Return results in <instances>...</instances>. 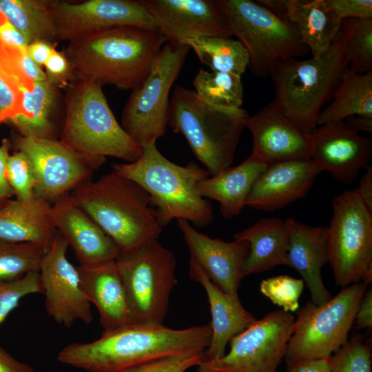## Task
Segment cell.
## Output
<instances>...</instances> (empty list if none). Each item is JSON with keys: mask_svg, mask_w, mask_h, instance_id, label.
Returning a JSON list of instances; mask_svg holds the SVG:
<instances>
[{"mask_svg": "<svg viewBox=\"0 0 372 372\" xmlns=\"http://www.w3.org/2000/svg\"><path fill=\"white\" fill-rule=\"evenodd\" d=\"M65 114L60 141L81 153L112 156L132 163L140 158L143 147L116 121L102 85L78 80L65 97Z\"/></svg>", "mask_w": 372, "mask_h": 372, "instance_id": "cell-7", "label": "cell"}, {"mask_svg": "<svg viewBox=\"0 0 372 372\" xmlns=\"http://www.w3.org/2000/svg\"><path fill=\"white\" fill-rule=\"evenodd\" d=\"M55 45L50 41L39 40L30 43L27 47V54L40 67L44 66Z\"/></svg>", "mask_w": 372, "mask_h": 372, "instance_id": "cell-49", "label": "cell"}, {"mask_svg": "<svg viewBox=\"0 0 372 372\" xmlns=\"http://www.w3.org/2000/svg\"><path fill=\"white\" fill-rule=\"evenodd\" d=\"M249 114L242 107L214 106L194 90L177 85L169 100L168 125L183 135L210 176L231 166Z\"/></svg>", "mask_w": 372, "mask_h": 372, "instance_id": "cell-6", "label": "cell"}, {"mask_svg": "<svg viewBox=\"0 0 372 372\" xmlns=\"http://www.w3.org/2000/svg\"><path fill=\"white\" fill-rule=\"evenodd\" d=\"M193 84L196 94L214 106L227 109L241 107L243 102L241 76L200 69Z\"/></svg>", "mask_w": 372, "mask_h": 372, "instance_id": "cell-34", "label": "cell"}, {"mask_svg": "<svg viewBox=\"0 0 372 372\" xmlns=\"http://www.w3.org/2000/svg\"><path fill=\"white\" fill-rule=\"evenodd\" d=\"M27 50L0 44V77L23 101V92H31L34 82L26 74Z\"/></svg>", "mask_w": 372, "mask_h": 372, "instance_id": "cell-37", "label": "cell"}, {"mask_svg": "<svg viewBox=\"0 0 372 372\" xmlns=\"http://www.w3.org/2000/svg\"><path fill=\"white\" fill-rule=\"evenodd\" d=\"M0 44L27 50L29 45L25 37L0 12Z\"/></svg>", "mask_w": 372, "mask_h": 372, "instance_id": "cell-46", "label": "cell"}, {"mask_svg": "<svg viewBox=\"0 0 372 372\" xmlns=\"http://www.w3.org/2000/svg\"><path fill=\"white\" fill-rule=\"evenodd\" d=\"M366 288L362 282L352 284L324 304L311 301L298 308L284 358L287 366L301 360L328 359L342 347Z\"/></svg>", "mask_w": 372, "mask_h": 372, "instance_id": "cell-9", "label": "cell"}, {"mask_svg": "<svg viewBox=\"0 0 372 372\" xmlns=\"http://www.w3.org/2000/svg\"><path fill=\"white\" fill-rule=\"evenodd\" d=\"M340 19L372 18L371 0H324Z\"/></svg>", "mask_w": 372, "mask_h": 372, "instance_id": "cell-44", "label": "cell"}, {"mask_svg": "<svg viewBox=\"0 0 372 372\" xmlns=\"http://www.w3.org/2000/svg\"><path fill=\"white\" fill-rule=\"evenodd\" d=\"M8 200V199H7ZM6 199H4L1 195H0V206L3 205L6 200Z\"/></svg>", "mask_w": 372, "mask_h": 372, "instance_id": "cell-55", "label": "cell"}, {"mask_svg": "<svg viewBox=\"0 0 372 372\" xmlns=\"http://www.w3.org/2000/svg\"><path fill=\"white\" fill-rule=\"evenodd\" d=\"M185 44L192 49L199 60L212 72L239 76L249 66V55L238 40L231 37H207L187 39Z\"/></svg>", "mask_w": 372, "mask_h": 372, "instance_id": "cell-33", "label": "cell"}, {"mask_svg": "<svg viewBox=\"0 0 372 372\" xmlns=\"http://www.w3.org/2000/svg\"><path fill=\"white\" fill-rule=\"evenodd\" d=\"M304 289L302 279L288 275H280L263 280L260 285L261 293L273 304L285 311H296Z\"/></svg>", "mask_w": 372, "mask_h": 372, "instance_id": "cell-39", "label": "cell"}, {"mask_svg": "<svg viewBox=\"0 0 372 372\" xmlns=\"http://www.w3.org/2000/svg\"><path fill=\"white\" fill-rule=\"evenodd\" d=\"M233 36L246 49L249 67L256 76L270 74L274 64L306 55L309 48L296 26L256 1L216 0Z\"/></svg>", "mask_w": 372, "mask_h": 372, "instance_id": "cell-8", "label": "cell"}, {"mask_svg": "<svg viewBox=\"0 0 372 372\" xmlns=\"http://www.w3.org/2000/svg\"><path fill=\"white\" fill-rule=\"evenodd\" d=\"M344 20L349 28L346 46L349 66L359 73L372 70V18Z\"/></svg>", "mask_w": 372, "mask_h": 372, "instance_id": "cell-36", "label": "cell"}, {"mask_svg": "<svg viewBox=\"0 0 372 372\" xmlns=\"http://www.w3.org/2000/svg\"><path fill=\"white\" fill-rule=\"evenodd\" d=\"M50 216L56 230L74 251L80 265L116 260L120 251L114 242L77 205L70 194L54 201Z\"/></svg>", "mask_w": 372, "mask_h": 372, "instance_id": "cell-21", "label": "cell"}, {"mask_svg": "<svg viewBox=\"0 0 372 372\" xmlns=\"http://www.w3.org/2000/svg\"><path fill=\"white\" fill-rule=\"evenodd\" d=\"M45 251L36 243L0 240V281L18 279L39 271Z\"/></svg>", "mask_w": 372, "mask_h": 372, "instance_id": "cell-35", "label": "cell"}, {"mask_svg": "<svg viewBox=\"0 0 372 372\" xmlns=\"http://www.w3.org/2000/svg\"><path fill=\"white\" fill-rule=\"evenodd\" d=\"M320 172L311 158L269 164L255 182L246 206L263 211L282 209L303 198Z\"/></svg>", "mask_w": 372, "mask_h": 372, "instance_id": "cell-22", "label": "cell"}, {"mask_svg": "<svg viewBox=\"0 0 372 372\" xmlns=\"http://www.w3.org/2000/svg\"><path fill=\"white\" fill-rule=\"evenodd\" d=\"M332 207L327 239L335 283L342 287L360 282L371 284L372 212L356 188L335 196Z\"/></svg>", "mask_w": 372, "mask_h": 372, "instance_id": "cell-11", "label": "cell"}, {"mask_svg": "<svg viewBox=\"0 0 372 372\" xmlns=\"http://www.w3.org/2000/svg\"><path fill=\"white\" fill-rule=\"evenodd\" d=\"M246 127L252 135L250 156L267 164L309 159L311 133L303 132L285 115L273 102L255 114L249 116Z\"/></svg>", "mask_w": 372, "mask_h": 372, "instance_id": "cell-19", "label": "cell"}, {"mask_svg": "<svg viewBox=\"0 0 372 372\" xmlns=\"http://www.w3.org/2000/svg\"><path fill=\"white\" fill-rule=\"evenodd\" d=\"M0 372H36L30 365L13 358L0 347Z\"/></svg>", "mask_w": 372, "mask_h": 372, "instance_id": "cell-51", "label": "cell"}, {"mask_svg": "<svg viewBox=\"0 0 372 372\" xmlns=\"http://www.w3.org/2000/svg\"><path fill=\"white\" fill-rule=\"evenodd\" d=\"M310 158L340 183H353L369 165L372 139L350 129L344 121L317 126L311 132Z\"/></svg>", "mask_w": 372, "mask_h": 372, "instance_id": "cell-18", "label": "cell"}, {"mask_svg": "<svg viewBox=\"0 0 372 372\" xmlns=\"http://www.w3.org/2000/svg\"><path fill=\"white\" fill-rule=\"evenodd\" d=\"M211 334L210 324L174 329L163 324L132 322L103 331L94 341L66 345L57 360L88 372H121L167 356L204 352Z\"/></svg>", "mask_w": 372, "mask_h": 372, "instance_id": "cell-1", "label": "cell"}, {"mask_svg": "<svg viewBox=\"0 0 372 372\" xmlns=\"http://www.w3.org/2000/svg\"><path fill=\"white\" fill-rule=\"evenodd\" d=\"M47 80L56 87L68 85L69 81L75 79L72 67L65 52L54 48L44 65Z\"/></svg>", "mask_w": 372, "mask_h": 372, "instance_id": "cell-43", "label": "cell"}, {"mask_svg": "<svg viewBox=\"0 0 372 372\" xmlns=\"http://www.w3.org/2000/svg\"><path fill=\"white\" fill-rule=\"evenodd\" d=\"M189 274L204 288L211 317L209 323L211 339L204 351L203 362L219 359L225 354L226 347L231 338L251 326L258 319L245 309L238 294L222 291L192 258L189 261Z\"/></svg>", "mask_w": 372, "mask_h": 372, "instance_id": "cell-23", "label": "cell"}, {"mask_svg": "<svg viewBox=\"0 0 372 372\" xmlns=\"http://www.w3.org/2000/svg\"><path fill=\"white\" fill-rule=\"evenodd\" d=\"M351 116L372 118V70L359 73L348 66L331 101L318 118L317 126Z\"/></svg>", "mask_w": 372, "mask_h": 372, "instance_id": "cell-30", "label": "cell"}, {"mask_svg": "<svg viewBox=\"0 0 372 372\" xmlns=\"http://www.w3.org/2000/svg\"><path fill=\"white\" fill-rule=\"evenodd\" d=\"M365 169L356 189L363 203L372 212V167L369 165Z\"/></svg>", "mask_w": 372, "mask_h": 372, "instance_id": "cell-52", "label": "cell"}, {"mask_svg": "<svg viewBox=\"0 0 372 372\" xmlns=\"http://www.w3.org/2000/svg\"><path fill=\"white\" fill-rule=\"evenodd\" d=\"M348 127L356 133L372 132V118L351 116L343 120Z\"/></svg>", "mask_w": 372, "mask_h": 372, "instance_id": "cell-53", "label": "cell"}, {"mask_svg": "<svg viewBox=\"0 0 372 372\" xmlns=\"http://www.w3.org/2000/svg\"><path fill=\"white\" fill-rule=\"evenodd\" d=\"M190 48L167 42L155 56L141 85L132 90L121 125L142 147L156 143L168 125L170 90Z\"/></svg>", "mask_w": 372, "mask_h": 372, "instance_id": "cell-12", "label": "cell"}, {"mask_svg": "<svg viewBox=\"0 0 372 372\" xmlns=\"http://www.w3.org/2000/svg\"><path fill=\"white\" fill-rule=\"evenodd\" d=\"M349 28L344 19L340 31L320 56L300 61H277L270 73L274 84V105L303 132L316 127L321 110L332 99L349 66L346 46Z\"/></svg>", "mask_w": 372, "mask_h": 372, "instance_id": "cell-3", "label": "cell"}, {"mask_svg": "<svg viewBox=\"0 0 372 372\" xmlns=\"http://www.w3.org/2000/svg\"><path fill=\"white\" fill-rule=\"evenodd\" d=\"M68 246L57 233L45 252L39 269L46 312L56 323L67 327L79 320L85 324L93 320L91 302L78 269L67 258Z\"/></svg>", "mask_w": 372, "mask_h": 372, "instance_id": "cell-15", "label": "cell"}, {"mask_svg": "<svg viewBox=\"0 0 372 372\" xmlns=\"http://www.w3.org/2000/svg\"><path fill=\"white\" fill-rule=\"evenodd\" d=\"M70 195L120 252L132 251L161 234L163 227L148 193L114 170L82 183Z\"/></svg>", "mask_w": 372, "mask_h": 372, "instance_id": "cell-4", "label": "cell"}, {"mask_svg": "<svg viewBox=\"0 0 372 372\" xmlns=\"http://www.w3.org/2000/svg\"><path fill=\"white\" fill-rule=\"evenodd\" d=\"M10 147V142L8 139H3L0 145V195L4 199H10L14 196L13 191L10 187L7 179V167Z\"/></svg>", "mask_w": 372, "mask_h": 372, "instance_id": "cell-47", "label": "cell"}, {"mask_svg": "<svg viewBox=\"0 0 372 372\" xmlns=\"http://www.w3.org/2000/svg\"><path fill=\"white\" fill-rule=\"evenodd\" d=\"M115 261L132 322L163 324L170 293L177 283L174 253L156 239L120 252Z\"/></svg>", "mask_w": 372, "mask_h": 372, "instance_id": "cell-10", "label": "cell"}, {"mask_svg": "<svg viewBox=\"0 0 372 372\" xmlns=\"http://www.w3.org/2000/svg\"><path fill=\"white\" fill-rule=\"evenodd\" d=\"M267 165L250 156L238 165L230 166L200 181L198 192L204 198L217 201L223 218H232L246 206L255 182Z\"/></svg>", "mask_w": 372, "mask_h": 372, "instance_id": "cell-27", "label": "cell"}, {"mask_svg": "<svg viewBox=\"0 0 372 372\" xmlns=\"http://www.w3.org/2000/svg\"><path fill=\"white\" fill-rule=\"evenodd\" d=\"M295 319L282 309L267 313L231 338L228 353L219 359L202 362L196 372H277Z\"/></svg>", "mask_w": 372, "mask_h": 372, "instance_id": "cell-13", "label": "cell"}, {"mask_svg": "<svg viewBox=\"0 0 372 372\" xmlns=\"http://www.w3.org/2000/svg\"><path fill=\"white\" fill-rule=\"evenodd\" d=\"M56 40L72 41L119 26L158 29L142 1L89 0L80 3L52 1Z\"/></svg>", "mask_w": 372, "mask_h": 372, "instance_id": "cell-16", "label": "cell"}, {"mask_svg": "<svg viewBox=\"0 0 372 372\" xmlns=\"http://www.w3.org/2000/svg\"><path fill=\"white\" fill-rule=\"evenodd\" d=\"M167 42L158 29L119 26L70 41L65 54L78 80L133 90Z\"/></svg>", "mask_w": 372, "mask_h": 372, "instance_id": "cell-2", "label": "cell"}, {"mask_svg": "<svg viewBox=\"0 0 372 372\" xmlns=\"http://www.w3.org/2000/svg\"><path fill=\"white\" fill-rule=\"evenodd\" d=\"M113 170L148 193L163 227L174 219H184L198 227L214 219L211 205L197 190L198 183L209 173L194 163L181 166L170 161L156 143L143 147L136 161L115 165Z\"/></svg>", "mask_w": 372, "mask_h": 372, "instance_id": "cell-5", "label": "cell"}, {"mask_svg": "<svg viewBox=\"0 0 372 372\" xmlns=\"http://www.w3.org/2000/svg\"><path fill=\"white\" fill-rule=\"evenodd\" d=\"M85 293L98 309L103 331L132 323L126 292L115 260L77 267Z\"/></svg>", "mask_w": 372, "mask_h": 372, "instance_id": "cell-25", "label": "cell"}, {"mask_svg": "<svg viewBox=\"0 0 372 372\" xmlns=\"http://www.w3.org/2000/svg\"><path fill=\"white\" fill-rule=\"evenodd\" d=\"M356 327L359 329H369L372 327V291L371 289L364 293L358 309L357 310L355 321Z\"/></svg>", "mask_w": 372, "mask_h": 372, "instance_id": "cell-48", "label": "cell"}, {"mask_svg": "<svg viewBox=\"0 0 372 372\" xmlns=\"http://www.w3.org/2000/svg\"><path fill=\"white\" fill-rule=\"evenodd\" d=\"M50 207L36 197L25 201L8 199L0 206V240L36 243L47 251L58 233Z\"/></svg>", "mask_w": 372, "mask_h": 372, "instance_id": "cell-26", "label": "cell"}, {"mask_svg": "<svg viewBox=\"0 0 372 372\" xmlns=\"http://www.w3.org/2000/svg\"><path fill=\"white\" fill-rule=\"evenodd\" d=\"M203 357L204 352L174 355L152 360L121 372H185L200 364Z\"/></svg>", "mask_w": 372, "mask_h": 372, "instance_id": "cell-42", "label": "cell"}, {"mask_svg": "<svg viewBox=\"0 0 372 372\" xmlns=\"http://www.w3.org/2000/svg\"><path fill=\"white\" fill-rule=\"evenodd\" d=\"M178 226L193 259L210 280L222 291L238 294L243 276V265L249 251L245 240L231 242L213 238L195 229L186 220Z\"/></svg>", "mask_w": 372, "mask_h": 372, "instance_id": "cell-20", "label": "cell"}, {"mask_svg": "<svg viewBox=\"0 0 372 372\" xmlns=\"http://www.w3.org/2000/svg\"><path fill=\"white\" fill-rule=\"evenodd\" d=\"M287 372H331L327 359L298 360L287 366Z\"/></svg>", "mask_w": 372, "mask_h": 372, "instance_id": "cell-50", "label": "cell"}, {"mask_svg": "<svg viewBox=\"0 0 372 372\" xmlns=\"http://www.w3.org/2000/svg\"><path fill=\"white\" fill-rule=\"evenodd\" d=\"M0 12L29 44L39 40H56L52 1L0 0Z\"/></svg>", "mask_w": 372, "mask_h": 372, "instance_id": "cell-32", "label": "cell"}, {"mask_svg": "<svg viewBox=\"0 0 372 372\" xmlns=\"http://www.w3.org/2000/svg\"><path fill=\"white\" fill-rule=\"evenodd\" d=\"M17 151L31 161L36 176L34 196L50 204L91 180L105 157L76 151L58 139L17 136Z\"/></svg>", "mask_w": 372, "mask_h": 372, "instance_id": "cell-14", "label": "cell"}, {"mask_svg": "<svg viewBox=\"0 0 372 372\" xmlns=\"http://www.w3.org/2000/svg\"><path fill=\"white\" fill-rule=\"evenodd\" d=\"M331 372H371V352L360 335L348 340L328 359Z\"/></svg>", "mask_w": 372, "mask_h": 372, "instance_id": "cell-38", "label": "cell"}, {"mask_svg": "<svg viewBox=\"0 0 372 372\" xmlns=\"http://www.w3.org/2000/svg\"><path fill=\"white\" fill-rule=\"evenodd\" d=\"M286 19L297 28L312 57L320 56L338 35L342 20L324 0H287Z\"/></svg>", "mask_w": 372, "mask_h": 372, "instance_id": "cell-29", "label": "cell"}, {"mask_svg": "<svg viewBox=\"0 0 372 372\" xmlns=\"http://www.w3.org/2000/svg\"><path fill=\"white\" fill-rule=\"evenodd\" d=\"M23 112V101L0 77V123Z\"/></svg>", "mask_w": 372, "mask_h": 372, "instance_id": "cell-45", "label": "cell"}, {"mask_svg": "<svg viewBox=\"0 0 372 372\" xmlns=\"http://www.w3.org/2000/svg\"><path fill=\"white\" fill-rule=\"evenodd\" d=\"M285 372H287V371H285Z\"/></svg>", "mask_w": 372, "mask_h": 372, "instance_id": "cell-56", "label": "cell"}, {"mask_svg": "<svg viewBox=\"0 0 372 372\" xmlns=\"http://www.w3.org/2000/svg\"><path fill=\"white\" fill-rule=\"evenodd\" d=\"M289 229L287 265L302 278L311 302L322 305L332 298L322 278V269L328 262L327 227H313L294 218L285 219Z\"/></svg>", "mask_w": 372, "mask_h": 372, "instance_id": "cell-24", "label": "cell"}, {"mask_svg": "<svg viewBox=\"0 0 372 372\" xmlns=\"http://www.w3.org/2000/svg\"><path fill=\"white\" fill-rule=\"evenodd\" d=\"M256 1L276 16L286 19L287 0H258Z\"/></svg>", "mask_w": 372, "mask_h": 372, "instance_id": "cell-54", "label": "cell"}, {"mask_svg": "<svg viewBox=\"0 0 372 372\" xmlns=\"http://www.w3.org/2000/svg\"><path fill=\"white\" fill-rule=\"evenodd\" d=\"M57 88L45 80L34 82L32 92H23V114L8 121L20 136L56 139Z\"/></svg>", "mask_w": 372, "mask_h": 372, "instance_id": "cell-31", "label": "cell"}, {"mask_svg": "<svg viewBox=\"0 0 372 372\" xmlns=\"http://www.w3.org/2000/svg\"><path fill=\"white\" fill-rule=\"evenodd\" d=\"M233 238L249 244L243 265L244 277L271 270L278 265H287L289 229L286 220L263 218L234 234Z\"/></svg>", "mask_w": 372, "mask_h": 372, "instance_id": "cell-28", "label": "cell"}, {"mask_svg": "<svg viewBox=\"0 0 372 372\" xmlns=\"http://www.w3.org/2000/svg\"><path fill=\"white\" fill-rule=\"evenodd\" d=\"M167 42L184 45L187 39L231 37L216 0H142Z\"/></svg>", "mask_w": 372, "mask_h": 372, "instance_id": "cell-17", "label": "cell"}, {"mask_svg": "<svg viewBox=\"0 0 372 372\" xmlns=\"http://www.w3.org/2000/svg\"><path fill=\"white\" fill-rule=\"evenodd\" d=\"M7 179L16 199L30 200L34 198L36 176L32 163L28 156L17 151L10 154L7 167Z\"/></svg>", "mask_w": 372, "mask_h": 372, "instance_id": "cell-41", "label": "cell"}, {"mask_svg": "<svg viewBox=\"0 0 372 372\" xmlns=\"http://www.w3.org/2000/svg\"><path fill=\"white\" fill-rule=\"evenodd\" d=\"M43 293L39 271L7 281H0V326L25 296Z\"/></svg>", "mask_w": 372, "mask_h": 372, "instance_id": "cell-40", "label": "cell"}]
</instances>
